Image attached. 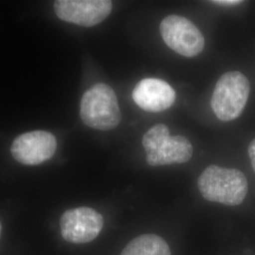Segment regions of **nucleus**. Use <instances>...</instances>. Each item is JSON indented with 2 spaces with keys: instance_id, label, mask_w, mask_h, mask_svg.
<instances>
[{
  "instance_id": "obj_1",
  "label": "nucleus",
  "mask_w": 255,
  "mask_h": 255,
  "mask_svg": "<svg viewBox=\"0 0 255 255\" xmlns=\"http://www.w3.org/2000/svg\"><path fill=\"white\" fill-rule=\"evenodd\" d=\"M198 187L205 200L228 206L241 204L249 189L245 174L236 168H224L217 164H211L202 171Z\"/></svg>"
},
{
  "instance_id": "obj_2",
  "label": "nucleus",
  "mask_w": 255,
  "mask_h": 255,
  "mask_svg": "<svg viewBox=\"0 0 255 255\" xmlns=\"http://www.w3.org/2000/svg\"><path fill=\"white\" fill-rule=\"evenodd\" d=\"M142 144L146 154V163L150 166L184 164L193 155L190 141L182 135L171 136L164 124H156L143 136Z\"/></svg>"
},
{
  "instance_id": "obj_3",
  "label": "nucleus",
  "mask_w": 255,
  "mask_h": 255,
  "mask_svg": "<svg viewBox=\"0 0 255 255\" xmlns=\"http://www.w3.org/2000/svg\"><path fill=\"white\" fill-rule=\"evenodd\" d=\"M81 118L86 126L95 129L110 130L118 127L121 112L112 87L98 83L85 92L81 101Z\"/></svg>"
},
{
  "instance_id": "obj_4",
  "label": "nucleus",
  "mask_w": 255,
  "mask_h": 255,
  "mask_svg": "<svg viewBox=\"0 0 255 255\" xmlns=\"http://www.w3.org/2000/svg\"><path fill=\"white\" fill-rule=\"evenodd\" d=\"M251 92L246 76L238 71L223 74L213 92L211 106L217 118L227 122L237 119L243 113Z\"/></svg>"
},
{
  "instance_id": "obj_5",
  "label": "nucleus",
  "mask_w": 255,
  "mask_h": 255,
  "mask_svg": "<svg viewBox=\"0 0 255 255\" xmlns=\"http://www.w3.org/2000/svg\"><path fill=\"white\" fill-rule=\"evenodd\" d=\"M160 32L166 46L183 57H195L204 48L201 30L189 19L180 15L171 14L163 19Z\"/></svg>"
},
{
  "instance_id": "obj_6",
  "label": "nucleus",
  "mask_w": 255,
  "mask_h": 255,
  "mask_svg": "<svg viewBox=\"0 0 255 255\" xmlns=\"http://www.w3.org/2000/svg\"><path fill=\"white\" fill-rule=\"evenodd\" d=\"M103 225L101 214L89 207L67 210L60 219L62 237L72 244L91 242L100 235Z\"/></svg>"
},
{
  "instance_id": "obj_7",
  "label": "nucleus",
  "mask_w": 255,
  "mask_h": 255,
  "mask_svg": "<svg viewBox=\"0 0 255 255\" xmlns=\"http://www.w3.org/2000/svg\"><path fill=\"white\" fill-rule=\"evenodd\" d=\"M113 9L109 0H58L56 15L65 22L82 27H93L107 18Z\"/></svg>"
},
{
  "instance_id": "obj_8",
  "label": "nucleus",
  "mask_w": 255,
  "mask_h": 255,
  "mask_svg": "<svg viewBox=\"0 0 255 255\" xmlns=\"http://www.w3.org/2000/svg\"><path fill=\"white\" fill-rule=\"evenodd\" d=\"M57 140L45 130H35L19 135L12 143L10 152L21 164L35 165L50 159L56 151Z\"/></svg>"
},
{
  "instance_id": "obj_9",
  "label": "nucleus",
  "mask_w": 255,
  "mask_h": 255,
  "mask_svg": "<svg viewBox=\"0 0 255 255\" xmlns=\"http://www.w3.org/2000/svg\"><path fill=\"white\" fill-rule=\"evenodd\" d=\"M132 99L142 110L159 113L169 109L176 101L173 88L160 79H143L132 91Z\"/></svg>"
},
{
  "instance_id": "obj_10",
  "label": "nucleus",
  "mask_w": 255,
  "mask_h": 255,
  "mask_svg": "<svg viewBox=\"0 0 255 255\" xmlns=\"http://www.w3.org/2000/svg\"><path fill=\"white\" fill-rule=\"evenodd\" d=\"M120 255H171V252L164 238L146 234L132 239Z\"/></svg>"
},
{
  "instance_id": "obj_11",
  "label": "nucleus",
  "mask_w": 255,
  "mask_h": 255,
  "mask_svg": "<svg viewBox=\"0 0 255 255\" xmlns=\"http://www.w3.org/2000/svg\"><path fill=\"white\" fill-rule=\"evenodd\" d=\"M213 4H216V5H219V6H223V7H231V6H237L239 4H242L243 1H240V0H215V1H212Z\"/></svg>"
},
{
  "instance_id": "obj_12",
  "label": "nucleus",
  "mask_w": 255,
  "mask_h": 255,
  "mask_svg": "<svg viewBox=\"0 0 255 255\" xmlns=\"http://www.w3.org/2000/svg\"><path fill=\"white\" fill-rule=\"evenodd\" d=\"M249 156H250L252 165H253V168L255 172V139L252 141V143L249 146Z\"/></svg>"
},
{
  "instance_id": "obj_13",
  "label": "nucleus",
  "mask_w": 255,
  "mask_h": 255,
  "mask_svg": "<svg viewBox=\"0 0 255 255\" xmlns=\"http://www.w3.org/2000/svg\"><path fill=\"white\" fill-rule=\"evenodd\" d=\"M0 234H1V222H0Z\"/></svg>"
}]
</instances>
